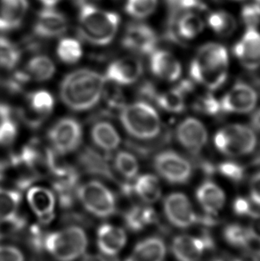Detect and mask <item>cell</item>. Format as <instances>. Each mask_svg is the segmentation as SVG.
<instances>
[{
	"mask_svg": "<svg viewBox=\"0 0 260 261\" xmlns=\"http://www.w3.org/2000/svg\"><path fill=\"white\" fill-rule=\"evenodd\" d=\"M164 212L169 222L178 228H188L199 221L189 199L182 193H172L166 197Z\"/></svg>",
	"mask_w": 260,
	"mask_h": 261,
	"instance_id": "obj_11",
	"label": "cell"
},
{
	"mask_svg": "<svg viewBox=\"0 0 260 261\" xmlns=\"http://www.w3.org/2000/svg\"><path fill=\"white\" fill-rule=\"evenodd\" d=\"M228 53L218 43H207L198 50L191 63L189 73L192 81L211 90L224 85L227 79Z\"/></svg>",
	"mask_w": 260,
	"mask_h": 261,
	"instance_id": "obj_2",
	"label": "cell"
},
{
	"mask_svg": "<svg viewBox=\"0 0 260 261\" xmlns=\"http://www.w3.org/2000/svg\"><path fill=\"white\" fill-rule=\"evenodd\" d=\"M153 166L160 176L171 184H185L192 176V165L174 151H164L155 156Z\"/></svg>",
	"mask_w": 260,
	"mask_h": 261,
	"instance_id": "obj_9",
	"label": "cell"
},
{
	"mask_svg": "<svg viewBox=\"0 0 260 261\" xmlns=\"http://www.w3.org/2000/svg\"><path fill=\"white\" fill-rule=\"evenodd\" d=\"M235 1H241V0H235Z\"/></svg>",
	"mask_w": 260,
	"mask_h": 261,
	"instance_id": "obj_52",
	"label": "cell"
},
{
	"mask_svg": "<svg viewBox=\"0 0 260 261\" xmlns=\"http://www.w3.org/2000/svg\"><path fill=\"white\" fill-rule=\"evenodd\" d=\"M133 194L141 200L152 203L158 201L162 195V187L158 178L151 174H144L138 176L132 184Z\"/></svg>",
	"mask_w": 260,
	"mask_h": 261,
	"instance_id": "obj_28",
	"label": "cell"
},
{
	"mask_svg": "<svg viewBox=\"0 0 260 261\" xmlns=\"http://www.w3.org/2000/svg\"><path fill=\"white\" fill-rule=\"evenodd\" d=\"M82 138L81 123L72 117L57 120L47 132V138L54 150L63 155L76 151L81 145Z\"/></svg>",
	"mask_w": 260,
	"mask_h": 261,
	"instance_id": "obj_8",
	"label": "cell"
},
{
	"mask_svg": "<svg viewBox=\"0 0 260 261\" xmlns=\"http://www.w3.org/2000/svg\"><path fill=\"white\" fill-rule=\"evenodd\" d=\"M68 29V21L64 14L54 9L40 11L36 18L34 33L42 39H52L63 35Z\"/></svg>",
	"mask_w": 260,
	"mask_h": 261,
	"instance_id": "obj_18",
	"label": "cell"
},
{
	"mask_svg": "<svg viewBox=\"0 0 260 261\" xmlns=\"http://www.w3.org/2000/svg\"><path fill=\"white\" fill-rule=\"evenodd\" d=\"M158 42L154 31L144 23H131L127 26L122 38V46L138 55H151Z\"/></svg>",
	"mask_w": 260,
	"mask_h": 261,
	"instance_id": "obj_14",
	"label": "cell"
},
{
	"mask_svg": "<svg viewBox=\"0 0 260 261\" xmlns=\"http://www.w3.org/2000/svg\"><path fill=\"white\" fill-rule=\"evenodd\" d=\"M105 77L90 69H79L62 81L59 95L62 102L74 112L93 109L102 97Z\"/></svg>",
	"mask_w": 260,
	"mask_h": 261,
	"instance_id": "obj_1",
	"label": "cell"
},
{
	"mask_svg": "<svg viewBox=\"0 0 260 261\" xmlns=\"http://www.w3.org/2000/svg\"><path fill=\"white\" fill-rule=\"evenodd\" d=\"M92 141L98 148L110 153L120 146V136L113 124L107 120L96 121L90 130Z\"/></svg>",
	"mask_w": 260,
	"mask_h": 261,
	"instance_id": "obj_24",
	"label": "cell"
},
{
	"mask_svg": "<svg viewBox=\"0 0 260 261\" xmlns=\"http://www.w3.org/2000/svg\"><path fill=\"white\" fill-rule=\"evenodd\" d=\"M256 3L258 4L260 6V0H256Z\"/></svg>",
	"mask_w": 260,
	"mask_h": 261,
	"instance_id": "obj_50",
	"label": "cell"
},
{
	"mask_svg": "<svg viewBox=\"0 0 260 261\" xmlns=\"http://www.w3.org/2000/svg\"><path fill=\"white\" fill-rule=\"evenodd\" d=\"M150 69L152 74L166 82H176L182 73L179 61L166 50H154L151 54Z\"/></svg>",
	"mask_w": 260,
	"mask_h": 261,
	"instance_id": "obj_19",
	"label": "cell"
},
{
	"mask_svg": "<svg viewBox=\"0 0 260 261\" xmlns=\"http://www.w3.org/2000/svg\"><path fill=\"white\" fill-rule=\"evenodd\" d=\"M257 102V92L245 82H237L219 101L221 112L230 113H250Z\"/></svg>",
	"mask_w": 260,
	"mask_h": 261,
	"instance_id": "obj_12",
	"label": "cell"
},
{
	"mask_svg": "<svg viewBox=\"0 0 260 261\" xmlns=\"http://www.w3.org/2000/svg\"><path fill=\"white\" fill-rule=\"evenodd\" d=\"M119 118L127 134L136 139L151 140L161 133L162 121L158 113L144 101L124 106Z\"/></svg>",
	"mask_w": 260,
	"mask_h": 261,
	"instance_id": "obj_4",
	"label": "cell"
},
{
	"mask_svg": "<svg viewBox=\"0 0 260 261\" xmlns=\"http://www.w3.org/2000/svg\"><path fill=\"white\" fill-rule=\"evenodd\" d=\"M194 109L210 116H215L221 112L220 102L211 94L198 96L194 102Z\"/></svg>",
	"mask_w": 260,
	"mask_h": 261,
	"instance_id": "obj_40",
	"label": "cell"
},
{
	"mask_svg": "<svg viewBox=\"0 0 260 261\" xmlns=\"http://www.w3.org/2000/svg\"><path fill=\"white\" fill-rule=\"evenodd\" d=\"M110 160V153L99 152L90 146L85 147L77 156V163L86 173L110 180L119 185L120 188L126 181H121L118 178V174L113 169V165H111Z\"/></svg>",
	"mask_w": 260,
	"mask_h": 261,
	"instance_id": "obj_10",
	"label": "cell"
},
{
	"mask_svg": "<svg viewBox=\"0 0 260 261\" xmlns=\"http://www.w3.org/2000/svg\"><path fill=\"white\" fill-rule=\"evenodd\" d=\"M114 261H116V260H114Z\"/></svg>",
	"mask_w": 260,
	"mask_h": 261,
	"instance_id": "obj_53",
	"label": "cell"
},
{
	"mask_svg": "<svg viewBox=\"0 0 260 261\" xmlns=\"http://www.w3.org/2000/svg\"><path fill=\"white\" fill-rule=\"evenodd\" d=\"M157 4L158 0H127L125 11L132 17L143 19L154 12Z\"/></svg>",
	"mask_w": 260,
	"mask_h": 261,
	"instance_id": "obj_38",
	"label": "cell"
},
{
	"mask_svg": "<svg viewBox=\"0 0 260 261\" xmlns=\"http://www.w3.org/2000/svg\"><path fill=\"white\" fill-rule=\"evenodd\" d=\"M120 23L118 14L90 4L82 3L79 13V33L87 42L106 46L113 41Z\"/></svg>",
	"mask_w": 260,
	"mask_h": 261,
	"instance_id": "obj_3",
	"label": "cell"
},
{
	"mask_svg": "<svg viewBox=\"0 0 260 261\" xmlns=\"http://www.w3.org/2000/svg\"><path fill=\"white\" fill-rule=\"evenodd\" d=\"M144 71L142 61L135 57H126L113 61L106 69V82L118 86L132 85L137 82Z\"/></svg>",
	"mask_w": 260,
	"mask_h": 261,
	"instance_id": "obj_13",
	"label": "cell"
},
{
	"mask_svg": "<svg viewBox=\"0 0 260 261\" xmlns=\"http://www.w3.org/2000/svg\"><path fill=\"white\" fill-rule=\"evenodd\" d=\"M197 201L209 215H215L221 210L225 202L224 192L217 184L205 181L196 191Z\"/></svg>",
	"mask_w": 260,
	"mask_h": 261,
	"instance_id": "obj_22",
	"label": "cell"
},
{
	"mask_svg": "<svg viewBox=\"0 0 260 261\" xmlns=\"http://www.w3.org/2000/svg\"><path fill=\"white\" fill-rule=\"evenodd\" d=\"M23 71L29 78L36 82H46L54 77L56 73V65L49 57L38 55L30 59Z\"/></svg>",
	"mask_w": 260,
	"mask_h": 261,
	"instance_id": "obj_29",
	"label": "cell"
},
{
	"mask_svg": "<svg viewBox=\"0 0 260 261\" xmlns=\"http://www.w3.org/2000/svg\"><path fill=\"white\" fill-rule=\"evenodd\" d=\"M21 201L20 191L0 187V221L17 215Z\"/></svg>",
	"mask_w": 260,
	"mask_h": 261,
	"instance_id": "obj_32",
	"label": "cell"
},
{
	"mask_svg": "<svg viewBox=\"0 0 260 261\" xmlns=\"http://www.w3.org/2000/svg\"><path fill=\"white\" fill-rule=\"evenodd\" d=\"M82 261H107L102 256L98 254H86Z\"/></svg>",
	"mask_w": 260,
	"mask_h": 261,
	"instance_id": "obj_48",
	"label": "cell"
},
{
	"mask_svg": "<svg viewBox=\"0 0 260 261\" xmlns=\"http://www.w3.org/2000/svg\"><path fill=\"white\" fill-rule=\"evenodd\" d=\"M26 106L34 113L47 118L55 108V98L50 92L37 90L28 94Z\"/></svg>",
	"mask_w": 260,
	"mask_h": 261,
	"instance_id": "obj_31",
	"label": "cell"
},
{
	"mask_svg": "<svg viewBox=\"0 0 260 261\" xmlns=\"http://www.w3.org/2000/svg\"><path fill=\"white\" fill-rule=\"evenodd\" d=\"M41 3L44 4L46 7H51L59 3L62 0H39Z\"/></svg>",
	"mask_w": 260,
	"mask_h": 261,
	"instance_id": "obj_49",
	"label": "cell"
},
{
	"mask_svg": "<svg viewBox=\"0 0 260 261\" xmlns=\"http://www.w3.org/2000/svg\"><path fill=\"white\" fill-rule=\"evenodd\" d=\"M250 193L251 201L260 207V172H257L251 177Z\"/></svg>",
	"mask_w": 260,
	"mask_h": 261,
	"instance_id": "obj_45",
	"label": "cell"
},
{
	"mask_svg": "<svg viewBox=\"0 0 260 261\" xmlns=\"http://www.w3.org/2000/svg\"><path fill=\"white\" fill-rule=\"evenodd\" d=\"M88 243L84 229L71 226L46 234L44 247L57 260L73 261L84 254Z\"/></svg>",
	"mask_w": 260,
	"mask_h": 261,
	"instance_id": "obj_5",
	"label": "cell"
},
{
	"mask_svg": "<svg viewBox=\"0 0 260 261\" xmlns=\"http://www.w3.org/2000/svg\"><path fill=\"white\" fill-rule=\"evenodd\" d=\"M176 138L184 148L191 152H198L203 148L207 140L206 127L200 120L187 118L176 127Z\"/></svg>",
	"mask_w": 260,
	"mask_h": 261,
	"instance_id": "obj_16",
	"label": "cell"
},
{
	"mask_svg": "<svg viewBox=\"0 0 260 261\" xmlns=\"http://www.w3.org/2000/svg\"><path fill=\"white\" fill-rule=\"evenodd\" d=\"M210 245L206 238L180 234L173 239L171 251L178 261H199Z\"/></svg>",
	"mask_w": 260,
	"mask_h": 261,
	"instance_id": "obj_17",
	"label": "cell"
},
{
	"mask_svg": "<svg viewBox=\"0 0 260 261\" xmlns=\"http://www.w3.org/2000/svg\"><path fill=\"white\" fill-rule=\"evenodd\" d=\"M21 49L10 39L0 37V68L12 71L21 60Z\"/></svg>",
	"mask_w": 260,
	"mask_h": 261,
	"instance_id": "obj_35",
	"label": "cell"
},
{
	"mask_svg": "<svg viewBox=\"0 0 260 261\" xmlns=\"http://www.w3.org/2000/svg\"><path fill=\"white\" fill-rule=\"evenodd\" d=\"M156 219L157 216L153 208L142 205H134L124 214L125 224L132 232H140L155 223Z\"/></svg>",
	"mask_w": 260,
	"mask_h": 261,
	"instance_id": "obj_27",
	"label": "cell"
},
{
	"mask_svg": "<svg viewBox=\"0 0 260 261\" xmlns=\"http://www.w3.org/2000/svg\"><path fill=\"white\" fill-rule=\"evenodd\" d=\"M0 261H24V257L17 248L0 245Z\"/></svg>",
	"mask_w": 260,
	"mask_h": 261,
	"instance_id": "obj_44",
	"label": "cell"
},
{
	"mask_svg": "<svg viewBox=\"0 0 260 261\" xmlns=\"http://www.w3.org/2000/svg\"><path fill=\"white\" fill-rule=\"evenodd\" d=\"M207 23L213 32L222 37L232 35L236 29V19L225 11H217L210 14Z\"/></svg>",
	"mask_w": 260,
	"mask_h": 261,
	"instance_id": "obj_33",
	"label": "cell"
},
{
	"mask_svg": "<svg viewBox=\"0 0 260 261\" xmlns=\"http://www.w3.org/2000/svg\"><path fill=\"white\" fill-rule=\"evenodd\" d=\"M224 238L231 246L245 249L251 233L248 227L239 224H230L224 230Z\"/></svg>",
	"mask_w": 260,
	"mask_h": 261,
	"instance_id": "obj_37",
	"label": "cell"
},
{
	"mask_svg": "<svg viewBox=\"0 0 260 261\" xmlns=\"http://www.w3.org/2000/svg\"><path fill=\"white\" fill-rule=\"evenodd\" d=\"M96 243L102 253L113 257L126 245L127 234L120 227L110 224H102L97 229Z\"/></svg>",
	"mask_w": 260,
	"mask_h": 261,
	"instance_id": "obj_20",
	"label": "cell"
},
{
	"mask_svg": "<svg viewBox=\"0 0 260 261\" xmlns=\"http://www.w3.org/2000/svg\"><path fill=\"white\" fill-rule=\"evenodd\" d=\"M211 261H223V260H220V259H213V260H211Z\"/></svg>",
	"mask_w": 260,
	"mask_h": 261,
	"instance_id": "obj_51",
	"label": "cell"
},
{
	"mask_svg": "<svg viewBox=\"0 0 260 261\" xmlns=\"http://www.w3.org/2000/svg\"><path fill=\"white\" fill-rule=\"evenodd\" d=\"M255 203L251 202L250 200H247L245 198L238 197L232 203V210L236 215L240 217H250L253 218L255 216L260 214L255 208Z\"/></svg>",
	"mask_w": 260,
	"mask_h": 261,
	"instance_id": "obj_43",
	"label": "cell"
},
{
	"mask_svg": "<svg viewBox=\"0 0 260 261\" xmlns=\"http://www.w3.org/2000/svg\"><path fill=\"white\" fill-rule=\"evenodd\" d=\"M170 27L176 29V35L184 39H192L200 34L204 29V22L199 14L187 12L171 17Z\"/></svg>",
	"mask_w": 260,
	"mask_h": 261,
	"instance_id": "obj_26",
	"label": "cell"
},
{
	"mask_svg": "<svg viewBox=\"0 0 260 261\" xmlns=\"http://www.w3.org/2000/svg\"><path fill=\"white\" fill-rule=\"evenodd\" d=\"M167 2L171 10V17H176L187 12L198 14L206 8V6L200 0H167Z\"/></svg>",
	"mask_w": 260,
	"mask_h": 261,
	"instance_id": "obj_39",
	"label": "cell"
},
{
	"mask_svg": "<svg viewBox=\"0 0 260 261\" xmlns=\"http://www.w3.org/2000/svg\"><path fill=\"white\" fill-rule=\"evenodd\" d=\"M113 166L116 173L122 176L126 181L134 179L139 170L136 156L127 151L117 152L113 159Z\"/></svg>",
	"mask_w": 260,
	"mask_h": 261,
	"instance_id": "obj_30",
	"label": "cell"
},
{
	"mask_svg": "<svg viewBox=\"0 0 260 261\" xmlns=\"http://www.w3.org/2000/svg\"><path fill=\"white\" fill-rule=\"evenodd\" d=\"M252 127L256 129V130L260 131V109L257 110L253 115L251 117L250 120Z\"/></svg>",
	"mask_w": 260,
	"mask_h": 261,
	"instance_id": "obj_47",
	"label": "cell"
},
{
	"mask_svg": "<svg viewBox=\"0 0 260 261\" xmlns=\"http://www.w3.org/2000/svg\"><path fill=\"white\" fill-rule=\"evenodd\" d=\"M233 54L243 67L255 71L260 67V32L248 29L233 46Z\"/></svg>",
	"mask_w": 260,
	"mask_h": 261,
	"instance_id": "obj_15",
	"label": "cell"
},
{
	"mask_svg": "<svg viewBox=\"0 0 260 261\" xmlns=\"http://www.w3.org/2000/svg\"><path fill=\"white\" fill-rule=\"evenodd\" d=\"M214 144L219 152L230 157L249 154L257 145V137L250 127L232 124L216 133Z\"/></svg>",
	"mask_w": 260,
	"mask_h": 261,
	"instance_id": "obj_7",
	"label": "cell"
},
{
	"mask_svg": "<svg viewBox=\"0 0 260 261\" xmlns=\"http://www.w3.org/2000/svg\"><path fill=\"white\" fill-rule=\"evenodd\" d=\"M248 228L250 230L252 237H256L260 240V214L252 218V221Z\"/></svg>",
	"mask_w": 260,
	"mask_h": 261,
	"instance_id": "obj_46",
	"label": "cell"
},
{
	"mask_svg": "<svg viewBox=\"0 0 260 261\" xmlns=\"http://www.w3.org/2000/svg\"><path fill=\"white\" fill-rule=\"evenodd\" d=\"M219 173L222 176L231 180L232 182H240L243 179L245 172L244 168L238 163L233 162H225L219 164L218 167Z\"/></svg>",
	"mask_w": 260,
	"mask_h": 261,
	"instance_id": "obj_41",
	"label": "cell"
},
{
	"mask_svg": "<svg viewBox=\"0 0 260 261\" xmlns=\"http://www.w3.org/2000/svg\"><path fill=\"white\" fill-rule=\"evenodd\" d=\"M27 200L38 218L55 213L56 194L46 187H31L27 193Z\"/></svg>",
	"mask_w": 260,
	"mask_h": 261,
	"instance_id": "obj_25",
	"label": "cell"
},
{
	"mask_svg": "<svg viewBox=\"0 0 260 261\" xmlns=\"http://www.w3.org/2000/svg\"><path fill=\"white\" fill-rule=\"evenodd\" d=\"M57 57L66 64H77L83 56L81 43L77 39L65 38L61 39L57 48Z\"/></svg>",
	"mask_w": 260,
	"mask_h": 261,
	"instance_id": "obj_36",
	"label": "cell"
},
{
	"mask_svg": "<svg viewBox=\"0 0 260 261\" xmlns=\"http://www.w3.org/2000/svg\"><path fill=\"white\" fill-rule=\"evenodd\" d=\"M154 102L169 113H182L186 108V98L176 87L169 91L159 93Z\"/></svg>",
	"mask_w": 260,
	"mask_h": 261,
	"instance_id": "obj_34",
	"label": "cell"
},
{
	"mask_svg": "<svg viewBox=\"0 0 260 261\" xmlns=\"http://www.w3.org/2000/svg\"><path fill=\"white\" fill-rule=\"evenodd\" d=\"M166 252L167 248L162 238L148 237L136 245L125 261H163Z\"/></svg>",
	"mask_w": 260,
	"mask_h": 261,
	"instance_id": "obj_23",
	"label": "cell"
},
{
	"mask_svg": "<svg viewBox=\"0 0 260 261\" xmlns=\"http://www.w3.org/2000/svg\"><path fill=\"white\" fill-rule=\"evenodd\" d=\"M243 23L248 29H256L260 24V6L258 4H248L241 13Z\"/></svg>",
	"mask_w": 260,
	"mask_h": 261,
	"instance_id": "obj_42",
	"label": "cell"
},
{
	"mask_svg": "<svg viewBox=\"0 0 260 261\" xmlns=\"http://www.w3.org/2000/svg\"><path fill=\"white\" fill-rule=\"evenodd\" d=\"M77 198L85 210L96 218L106 219L116 212V196L105 184L97 180L79 186Z\"/></svg>",
	"mask_w": 260,
	"mask_h": 261,
	"instance_id": "obj_6",
	"label": "cell"
},
{
	"mask_svg": "<svg viewBox=\"0 0 260 261\" xmlns=\"http://www.w3.org/2000/svg\"><path fill=\"white\" fill-rule=\"evenodd\" d=\"M27 10V0H0V32L18 28Z\"/></svg>",
	"mask_w": 260,
	"mask_h": 261,
	"instance_id": "obj_21",
	"label": "cell"
}]
</instances>
